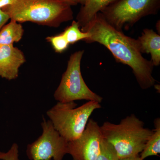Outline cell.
I'll use <instances>...</instances> for the list:
<instances>
[{
	"label": "cell",
	"mask_w": 160,
	"mask_h": 160,
	"mask_svg": "<svg viewBox=\"0 0 160 160\" xmlns=\"http://www.w3.org/2000/svg\"><path fill=\"white\" fill-rule=\"evenodd\" d=\"M81 29L89 34L84 42L103 45L116 62L130 67L141 89L145 90L154 86L156 80L152 74L154 66L150 60L143 57L137 39L127 36L111 26L101 12Z\"/></svg>",
	"instance_id": "obj_1"
},
{
	"label": "cell",
	"mask_w": 160,
	"mask_h": 160,
	"mask_svg": "<svg viewBox=\"0 0 160 160\" xmlns=\"http://www.w3.org/2000/svg\"><path fill=\"white\" fill-rule=\"evenodd\" d=\"M72 6L63 0H15L1 9L18 23L31 22L58 28L73 19Z\"/></svg>",
	"instance_id": "obj_2"
},
{
	"label": "cell",
	"mask_w": 160,
	"mask_h": 160,
	"mask_svg": "<svg viewBox=\"0 0 160 160\" xmlns=\"http://www.w3.org/2000/svg\"><path fill=\"white\" fill-rule=\"evenodd\" d=\"M144 123L134 114L118 124L106 122L100 126L103 139L113 146L119 158L138 155L153 130L144 127Z\"/></svg>",
	"instance_id": "obj_3"
},
{
	"label": "cell",
	"mask_w": 160,
	"mask_h": 160,
	"mask_svg": "<svg viewBox=\"0 0 160 160\" xmlns=\"http://www.w3.org/2000/svg\"><path fill=\"white\" fill-rule=\"evenodd\" d=\"M77 106L75 102H58L46 112L55 129L68 142L81 136L92 113L102 107L100 103L91 101Z\"/></svg>",
	"instance_id": "obj_4"
},
{
	"label": "cell",
	"mask_w": 160,
	"mask_h": 160,
	"mask_svg": "<svg viewBox=\"0 0 160 160\" xmlns=\"http://www.w3.org/2000/svg\"><path fill=\"white\" fill-rule=\"evenodd\" d=\"M84 52V50H79L70 55L67 68L53 95L58 102H68L85 100L101 103L102 101V97L89 89L82 76L81 65Z\"/></svg>",
	"instance_id": "obj_5"
},
{
	"label": "cell",
	"mask_w": 160,
	"mask_h": 160,
	"mask_svg": "<svg viewBox=\"0 0 160 160\" xmlns=\"http://www.w3.org/2000/svg\"><path fill=\"white\" fill-rule=\"evenodd\" d=\"M160 9V0H118L100 12L111 26L122 31L145 17L157 14Z\"/></svg>",
	"instance_id": "obj_6"
},
{
	"label": "cell",
	"mask_w": 160,
	"mask_h": 160,
	"mask_svg": "<svg viewBox=\"0 0 160 160\" xmlns=\"http://www.w3.org/2000/svg\"><path fill=\"white\" fill-rule=\"evenodd\" d=\"M42 133L27 146L26 153L30 160H63L68 154V142L54 128L50 120L43 118Z\"/></svg>",
	"instance_id": "obj_7"
},
{
	"label": "cell",
	"mask_w": 160,
	"mask_h": 160,
	"mask_svg": "<svg viewBox=\"0 0 160 160\" xmlns=\"http://www.w3.org/2000/svg\"><path fill=\"white\" fill-rule=\"evenodd\" d=\"M102 140L100 126L91 119L81 136L68 142V154L73 160H95L99 154Z\"/></svg>",
	"instance_id": "obj_8"
},
{
	"label": "cell",
	"mask_w": 160,
	"mask_h": 160,
	"mask_svg": "<svg viewBox=\"0 0 160 160\" xmlns=\"http://www.w3.org/2000/svg\"><path fill=\"white\" fill-rule=\"evenodd\" d=\"M26 59L23 52L13 45H0V77L8 80L17 78L19 68Z\"/></svg>",
	"instance_id": "obj_9"
},
{
	"label": "cell",
	"mask_w": 160,
	"mask_h": 160,
	"mask_svg": "<svg viewBox=\"0 0 160 160\" xmlns=\"http://www.w3.org/2000/svg\"><path fill=\"white\" fill-rule=\"evenodd\" d=\"M137 40L141 53L149 54L154 66L160 64V35L153 29H143L142 35Z\"/></svg>",
	"instance_id": "obj_10"
},
{
	"label": "cell",
	"mask_w": 160,
	"mask_h": 160,
	"mask_svg": "<svg viewBox=\"0 0 160 160\" xmlns=\"http://www.w3.org/2000/svg\"><path fill=\"white\" fill-rule=\"evenodd\" d=\"M118 0H86L76 17L80 28L84 27L95 16Z\"/></svg>",
	"instance_id": "obj_11"
},
{
	"label": "cell",
	"mask_w": 160,
	"mask_h": 160,
	"mask_svg": "<svg viewBox=\"0 0 160 160\" xmlns=\"http://www.w3.org/2000/svg\"><path fill=\"white\" fill-rule=\"evenodd\" d=\"M23 26L13 20L4 25L0 30V45H12L22 39L24 34Z\"/></svg>",
	"instance_id": "obj_12"
},
{
	"label": "cell",
	"mask_w": 160,
	"mask_h": 160,
	"mask_svg": "<svg viewBox=\"0 0 160 160\" xmlns=\"http://www.w3.org/2000/svg\"><path fill=\"white\" fill-rule=\"evenodd\" d=\"M155 129L153 132L146 142L140 157L143 160L152 156H158L160 153V119L158 118L154 121Z\"/></svg>",
	"instance_id": "obj_13"
},
{
	"label": "cell",
	"mask_w": 160,
	"mask_h": 160,
	"mask_svg": "<svg viewBox=\"0 0 160 160\" xmlns=\"http://www.w3.org/2000/svg\"><path fill=\"white\" fill-rule=\"evenodd\" d=\"M69 44H73L80 41H83L89 37L88 32H83L81 30L77 21L73 20L71 25L66 27L63 32Z\"/></svg>",
	"instance_id": "obj_14"
},
{
	"label": "cell",
	"mask_w": 160,
	"mask_h": 160,
	"mask_svg": "<svg viewBox=\"0 0 160 160\" xmlns=\"http://www.w3.org/2000/svg\"><path fill=\"white\" fill-rule=\"evenodd\" d=\"M46 40L50 43L57 53H62L67 50L70 45L62 32L56 35L47 37Z\"/></svg>",
	"instance_id": "obj_15"
},
{
	"label": "cell",
	"mask_w": 160,
	"mask_h": 160,
	"mask_svg": "<svg viewBox=\"0 0 160 160\" xmlns=\"http://www.w3.org/2000/svg\"><path fill=\"white\" fill-rule=\"evenodd\" d=\"M118 159L113 146L103 138L100 146L99 154L95 160H118Z\"/></svg>",
	"instance_id": "obj_16"
},
{
	"label": "cell",
	"mask_w": 160,
	"mask_h": 160,
	"mask_svg": "<svg viewBox=\"0 0 160 160\" xmlns=\"http://www.w3.org/2000/svg\"><path fill=\"white\" fill-rule=\"evenodd\" d=\"M19 147L16 143H13L7 152H0V160H20L19 159Z\"/></svg>",
	"instance_id": "obj_17"
},
{
	"label": "cell",
	"mask_w": 160,
	"mask_h": 160,
	"mask_svg": "<svg viewBox=\"0 0 160 160\" xmlns=\"http://www.w3.org/2000/svg\"><path fill=\"white\" fill-rule=\"evenodd\" d=\"M9 19V16L5 12L0 9V30Z\"/></svg>",
	"instance_id": "obj_18"
},
{
	"label": "cell",
	"mask_w": 160,
	"mask_h": 160,
	"mask_svg": "<svg viewBox=\"0 0 160 160\" xmlns=\"http://www.w3.org/2000/svg\"><path fill=\"white\" fill-rule=\"evenodd\" d=\"M15 0H0V9H2L6 6L12 5Z\"/></svg>",
	"instance_id": "obj_19"
},
{
	"label": "cell",
	"mask_w": 160,
	"mask_h": 160,
	"mask_svg": "<svg viewBox=\"0 0 160 160\" xmlns=\"http://www.w3.org/2000/svg\"><path fill=\"white\" fill-rule=\"evenodd\" d=\"M118 160H142L140 158L139 155L135 156L130 157L119 158Z\"/></svg>",
	"instance_id": "obj_20"
},
{
	"label": "cell",
	"mask_w": 160,
	"mask_h": 160,
	"mask_svg": "<svg viewBox=\"0 0 160 160\" xmlns=\"http://www.w3.org/2000/svg\"><path fill=\"white\" fill-rule=\"evenodd\" d=\"M66 2L69 3L71 6H75L78 4V0H63Z\"/></svg>",
	"instance_id": "obj_21"
},
{
	"label": "cell",
	"mask_w": 160,
	"mask_h": 160,
	"mask_svg": "<svg viewBox=\"0 0 160 160\" xmlns=\"http://www.w3.org/2000/svg\"><path fill=\"white\" fill-rule=\"evenodd\" d=\"M153 86H154L155 88V89H156L157 90L158 92H159L158 91V89L160 91V85H155H155Z\"/></svg>",
	"instance_id": "obj_22"
},
{
	"label": "cell",
	"mask_w": 160,
	"mask_h": 160,
	"mask_svg": "<svg viewBox=\"0 0 160 160\" xmlns=\"http://www.w3.org/2000/svg\"><path fill=\"white\" fill-rule=\"evenodd\" d=\"M85 1H86V0H78V4H81L82 6L84 4V3H85Z\"/></svg>",
	"instance_id": "obj_23"
}]
</instances>
